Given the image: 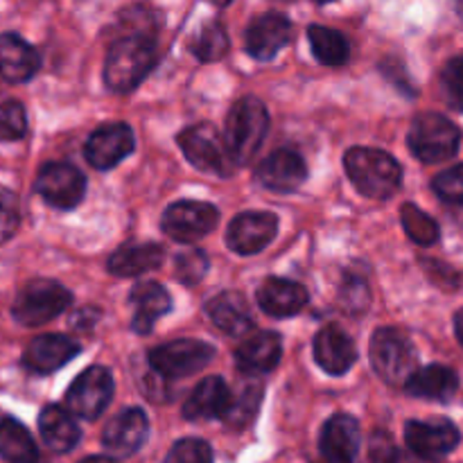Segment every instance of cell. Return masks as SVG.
<instances>
[{"label": "cell", "instance_id": "cell-1", "mask_svg": "<svg viewBox=\"0 0 463 463\" xmlns=\"http://www.w3.org/2000/svg\"><path fill=\"white\" fill-rule=\"evenodd\" d=\"M156 41L147 32H129L113 41L104 61V84L113 93H129L156 66Z\"/></svg>", "mask_w": 463, "mask_h": 463}, {"label": "cell", "instance_id": "cell-2", "mask_svg": "<svg viewBox=\"0 0 463 463\" xmlns=\"http://www.w3.org/2000/svg\"><path fill=\"white\" fill-rule=\"evenodd\" d=\"M344 165L353 185L369 199H389L402 184L401 163L383 149L351 147Z\"/></svg>", "mask_w": 463, "mask_h": 463}, {"label": "cell", "instance_id": "cell-3", "mask_svg": "<svg viewBox=\"0 0 463 463\" xmlns=\"http://www.w3.org/2000/svg\"><path fill=\"white\" fill-rule=\"evenodd\" d=\"M269 129V113L258 98H242L226 118V147L235 165H244L256 156Z\"/></svg>", "mask_w": 463, "mask_h": 463}, {"label": "cell", "instance_id": "cell-4", "mask_svg": "<svg viewBox=\"0 0 463 463\" xmlns=\"http://www.w3.org/2000/svg\"><path fill=\"white\" fill-rule=\"evenodd\" d=\"M176 143H179L181 152L185 154L190 165L197 167L203 175L229 176L233 172L235 163L231 158L229 147H226V138L211 122H202V125L184 129L176 136Z\"/></svg>", "mask_w": 463, "mask_h": 463}, {"label": "cell", "instance_id": "cell-5", "mask_svg": "<svg viewBox=\"0 0 463 463\" xmlns=\"http://www.w3.org/2000/svg\"><path fill=\"white\" fill-rule=\"evenodd\" d=\"M461 131L441 113H420L410 127V149L423 163H443L459 152Z\"/></svg>", "mask_w": 463, "mask_h": 463}, {"label": "cell", "instance_id": "cell-6", "mask_svg": "<svg viewBox=\"0 0 463 463\" xmlns=\"http://www.w3.org/2000/svg\"><path fill=\"white\" fill-rule=\"evenodd\" d=\"M371 366L387 384H405L416 371V351L396 328H378L369 346Z\"/></svg>", "mask_w": 463, "mask_h": 463}, {"label": "cell", "instance_id": "cell-7", "mask_svg": "<svg viewBox=\"0 0 463 463\" xmlns=\"http://www.w3.org/2000/svg\"><path fill=\"white\" fill-rule=\"evenodd\" d=\"M72 294L57 280H32L16 294L12 315L23 326H43L68 310Z\"/></svg>", "mask_w": 463, "mask_h": 463}, {"label": "cell", "instance_id": "cell-8", "mask_svg": "<svg viewBox=\"0 0 463 463\" xmlns=\"http://www.w3.org/2000/svg\"><path fill=\"white\" fill-rule=\"evenodd\" d=\"M215 357V348L199 339H176L161 344L149 353V366L163 378H188L206 369Z\"/></svg>", "mask_w": 463, "mask_h": 463}, {"label": "cell", "instance_id": "cell-9", "mask_svg": "<svg viewBox=\"0 0 463 463\" xmlns=\"http://www.w3.org/2000/svg\"><path fill=\"white\" fill-rule=\"evenodd\" d=\"M113 398V375L104 366L81 371L66 392V405L75 416L95 420L104 414Z\"/></svg>", "mask_w": 463, "mask_h": 463}, {"label": "cell", "instance_id": "cell-10", "mask_svg": "<svg viewBox=\"0 0 463 463\" xmlns=\"http://www.w3.org/2000/svg\"><path fill=\"white\" fill-rule=\"evenodd\" d=\"M220 222V211L208 202H175L161 217V229L176 242H197Z\"/></svg>", "mask_w": 463, "mask_h": 463}, {"label": "cell", "instance_id": "cell-11", "mask_svg": "<svg viewBox=\"0 0 463 463\" xmlns=\"http://www.w3.org/2000/svg\"><path fill=\"white\" fill-rule=\"evenodd\" d=\"M34 190L48 206L72 211L86 194V176L71 163H48L41 167Z\"/></svg>", "mask_w": 463, "mask_h": 463}, {"label": "cell", "instance_id": "cell-12", "mask_svg": "<svg viewBox=\"0 0 463 463\" xmlns=\"http://www.w3.org/2000/svg\"><path fill=\"white\" fill-rule=\"evenodd\" d=\"M461 441V434L450 420H407L405 423V443L416 457L428 461L443 459L450 455Z\"/></svg>", "mask_w": 463, "mask_h": 463}, {"label": "cell", "instance_id": "cell-13", "mask_svg": "<svg viewBox=\"0 0 463 463\" xmlns=\"http://www.w3.org/2000/svg\"><path fill=\"white\" fill-rule=\"evenodd\" d=\"M279 233V217L267 211H247L233 217L226 229V244L240 256L260 253Z\"/></svg>", "mask_w": 463, "mask_h": 463}, {"label": "cell", "instance_id": "cell-14", "mask_svg": "<svg viewBox=\"0 0 463 463\" xmlns=\"http://www.w3.org/2000/svg\"><path fill=\"white\" fill-rule=\"evenodd\" d=\"M149 437V419L140 407H129L107 423L102 446L111 459H125L136 455Z\"/></svg>", "mask_w": 463, "mask_h": 463}, {"label": "cell", "instance_id": "cell-15", "mask_svg": "<svg viewBox=\"0 0 463 463\" xmlns=\"http://www.w3.org/2000/svg\"><path fill=\"white\" fill-rule=\"evenodd\" d=\"M136 147L134 131L125 122L102 125L89 136L84 145V156L95 170H111L125 161Z\"/></svg>", "mask_w": 463, "mask_h": 463}, {"label": "cell", "instance_id": "cell-16", "mask_svg": "<svg viewBox=\"0 0 463 463\" xmlns=\"http://www.w3.org/2000/svg\"><path fill=\"white\" fill-rule=\"evenodd\" d=\"M256 179L262 188L271 193H297L307 179V165L301 154L294 149H276L258 165Z\"/></svg>", "mask_w": 463, "mask_h": 463}, {"label": "cell", "instance_id": "cell-17", "mask_svg": "<svg viewBox=\"0 0 463 463\" xmlns=\"http://www.w3.org/2000/svg\"><path fill=\"white\" fill-rule=\"evenodd\" d=\"M81 346L66 335H41L23 353V366L36 375H48L80 355Z\"/></svg>", "mask_w": 463, "mask_h": 463}, {"label": "cell", "instance_id": "cell-18", "mask_svg": "<svg viewBox=\"0 0 463 463\" xmlns=\"http://www.w3.org/2000/svg\"><path fill=\"white\" fill-rule=\"evenodd\" d=\"M280 357H283V339L279 333L269 330L247 335L235 348V364L247 375L269 373L279 366Z\"/></svg>", "mask_w": 463, "mask_h": 463}, {"label": "cell", "instance_id": "cell-19", "mask_svg": "<svg viewBox=\"0 0 463 463\" xmlns=\"http://www.w3.org/2000/svg\"><path fill=\"white\" fill-rule=\"evenodd\" d=\"M289 32H292V23L283 14H262V16L253 18L247 27V52L258 61H269L274 59L285 43L289 41Z\"/></svg>", "mask_w": 463, "mask_h": 463}, {"label": "cell", "instance_id": "cell-20", "mask_svg": "<svg viewBox=\"0 0 463 463\" xmlns=\"http://www.w3.org/2000/svg\"><path fill=\"white\" fill-rule=\"evenodd\" d=\"M360 446L362 432L357 419L348 414H335L326 420L319 439V450L326 459L333 463L355 461Z\"/></svg>", "mask_w": 463, "mask_h": 463}, {"label": "cell", "instance_id": "cell-21", "mask_svg": "<svg viewBox=\"0 0 463 463\" xmlns=\"http://www.w3.org/2000/svg\"><path fill=\"white\" fill-rule=\"evenodd\" d=\"M307 289L294 280L271 276L260 283L256 292V301L262 312H267L274 319H288L298 315L307 306Z\"/></svg>", "mask_w": 463, "mask_h": 463}, {"label": "cell", "instance_id": "cell-22", "mask_svg": "<svg viewBox=\"0 0 463 463\" xmlns=\"http://www.w3.org/2000/svg\"><path fill=\"white\" fill-rule=\"evenodd\" d=\"M41 57L32 43L14 32L0 34V77L9 84H25L39 72Z\"/></svg>", "mask_w": 463, "mask_h": 463}, {"label": "cell", "instance_id": "cell-23", "mask_svg": "<svg viewBox=\"0 0 463 463\" xmlns=\"http://www.w3.org/2000/svg\"><path fill=\"white\" fill-rule=\"evenodd\" d=\"M312 348H315L317 364L330 375H344L357 360V348L353 339L335 324L324 326L317 333Z\"/></svg>", "mask_w": 463, "mask_h": 463}, {"label": "cell", "instance_id": "cell-24", "mask_svg": "<svg viewBox=\"0 0 463 463\" xmlns=\"http://www.w3.org/2000/svg\"><path fill=\"white\" fill-rule=\"evenodd\" d=\"M129 303L134 307V321L131 328L138 335H149L161 317L172 310V297L156 280L136 283L129 294Z\"/></svg>", "mask_w": 463, "mask_h": 463}, {"label": "cell", "instance_id": "cell-25", "mask_svg": "<svg viewBox=\"0 0 463 463\" xmlns=\"http://www.w3.org/2000/svg\"><path fill=\"white\" fill-rule=\"evenodd\" d=\"M206 315L222 333L231 337H242L253 328V315L249 310V303L244 294L235 289L217 294L206 303Z\"/></svg>", "mask_w": 463, "mask_h": 463}, {"label": "cell", "instance_id": "cell-26", "mask_svg": "<svg viewBox=\"0 0 463 463\" xmlns=\"http://www.w3.org/2000/svg\"><path fill=\"white\" fill-rule=\"evenodd\" d=\"M231 389L217 375L211 378H203L197 387L193 389V393L188 396V401L184 402V419L188 420H211V419H222L226 414L231 405Z\"/></svg>", "mask_w": 463, "mask_h": 463}, {"label": "cell", "instance_id": "cell-27", "mask_svg": "<svg viewBox=\"0 0 463 463\" xmlns=\"http://www.w3.org/2000/svg\"><path fill=\"white\" fill-rule=\"evenodd\" d=\"M165 260V249L156 242L122 244L109 256L107 269L118 279H134L145 271L158 269Z\"/></svg>", "mask_w": 463, "mask_h": 463}, {"label": "cell", "instance_id": "cell-28", "mask_svg": "<svg viewBox=\"0 0 463 463\" xmlns=\"http://www.w3.org/2000/svg\"><path fill=\"white\" fill-rule=\"evenodd\" d=\"M71 410H63L59 405H48L39 414V434L48 450L57 455H66L72 448H77L81 439L80 425L72 419Z\"/></svg>", "mask_w": 463, "mask_h": 463}, {"label": "cell", "instance_id": "cell-29", "mask_svg": "<svg viewBox=\"0 0 463 463\" xmlns=\"http://www.w3.org/2000/svg\"><path fill=\"white\" fill-rule=\"evenodd\" d=\"M405 389L414 398L446 402L459 389V375L443 364H430L425 369L414 371L405 383Z\"/></svg>", "mask_w": 463, "mask_h": 463}, {"label": "cell", "instance_id": "cell-30", "mask_svg": "<svg viewBox=\"0 0 463 463\" xmlns=\"http://www.w3.org/2000/svg\"><path fill=\"white\" fill-rule=\"evenodd\" d=\"M307 39H310L312 54L317 61L328 68H342L351 57V45L342 32L333 30L326 25H310L307 27Z\"/></svg>", "mask_w": 463, "mask_h": 463}, {"label": "cell", "instance_id": "cell-31", "mask_svg": "<svg viewBox=\"0 0 463 463\" xmlns=\"http://www.w3.org/2000/svg\"><path fill=\"white\" fill-rule=\"evenodd\" d=\"M0 457L14 463H30L39 459V448L25 425L5 416L0 420Z\"/></svg>", "mask_w": 463, "mask_h": 463}, {"label": "cell", "instance_id": "cell-32", "mask_svg": "<svg viewBox=\"0 0 463 463\" xmlns=\"http://www.w3.org/2000/svg\"><path fill=\"white\" fill-rule=\"evenodd\" d=\"M262 401V383H247L242 384L238 393L231 398V405L226 414L222 416L231 430H244L258 414V407Z\"/></svg>", "mask_w": 463, "mask_h": 463}, {"label": "cell", "instance_id": "cell-33", "mask_svg": "<svg viewBox=\"0 0 463 463\" xmlns=\"http://www.w3.org/2000/svg\"><path fill=\"white\" fill-rule=\"evenodd\" d=\"M190 50L199 61H217L224 57L229 52V34H226L224 25L217 21L206 23L190 43Z\"/></svg>", "mask_w": 463, "mask_h": 463}, {"label": "cell", "instance_id": "cell-34", "mask_svg": "<svg viewBox=\"0 0 463 463\" xmlns=\"http://www.w3.org/2000/svg\"><path fill=\"white\" fill-rule=\"evenodd\" d=\"M401 222L405 226L407 235L414 240L416 244H423L430 247L439 240V224L428 215V213L420 211L414 203H402L401 208Z\"/></svg>", "mask_w": 463, "mask_h": 463}, {"label": "cell", "instance_id": "cell-35", "mask_svg": "<svg viewBox=\"0 0 463 463\" xmlns=\"http://www.w3.org/2000/svg\"><path fill=\"white\" fill-rule=\"evenodd\" d=\"M208 258L202 249L185 247L175 256V274L184 285H197L208 274Z\"/></svg>", "mask_w": 463, "mask_h": 463}, {"label": "cell", "instance_id": "cell-36", "mask_svg": "<svg viewBox=\"0 0 463 463\" xmlns=\"http://www.w3.org/2000/svg\"><path fill=\"white\" fill-rule=\"evenodd\" d=\"M27 131L25 107L16 99L0 102V140H18Z\"/></svg>", "mask_w": 463, "mask_h": 463}, {"label": "cell", "instance_id": "cell-37", "mask_svg": "<svg viewBox=\"0 0 463 463\" xmlns=\"http://www.w3.org/2000/svg\"><path fill=\"white\" fill-rule=\"evenodd\" d=\"M432 190L443 203L463 208V163L434 176Z\"/></svg>", "mask_w": 463, "mask_h": 463}, {"label": "cell", "instance_id": "cell-38", "mask_svg": "<svg viewBox=\"0 0 463 463\" xmlns=\"http://www.w3.org/2000/svg\"><path fill=\"white\" fill-rule=\"evenodd\" d=\"M441 90L446 102L455 111L463 113V57H455L446 63L441 72Z\"/></svg>", "mask_w": 463, "mask_h": 463}, {"label": "cell", "instance_id": "cell-39", "mask_svg": "<svg viewBox=\"0 0 463 463\" xmlns=\"http://www.w3.org/2000/svg\"><path fill=\"white\" fill-rule=\"evenodd\" d=\"M165 459L172 463H211L213 450L203 439H181L172 446Z\"/></svg>", "mask_w": 463, "mask_h": 463}, {"label": "cell", "instance_id": "cell-40", "mask_svg": "<svg viewBox=\"0 0 463 463\" xmlns=\"http://www.w3.org/2000/svg\"><path fill=\"white\" fill-rule=\"evenodd\" d=\"M21 215H18V202L12 193H5L0 199V244L9 242L16 235Z\"/></svg>", "mask_w": 463, "mask_h": 463}, {"label": "cell", "instance_id": "cell-41", "mask_svg": "<svg viewBox=\"0 0 463 463\" xmlns=\"http://www.w3.org/2000/svg\"><path fill=\"white\" fill-rule=\"evenodd\" d=\"M339 298H342V306L346 307L348 312H360L369 306V289H366L364 280L353 279L344 285Z\"/></svg>", "mask_w": 463, "mask_h": 463}, {"label": "cell", "instance_id": "cell-42", "mask_svg": "<svg viewBox=\"0 0 463 463\" xmlns=\"http://www.w3.org/2000/svg\"><path fill=\"white\" fill-rule=\"evenodd\" d=\"M455 333H457V339H459L463 346V307L455 315Z\"/></svg>", "mask_w": 463, "mask_h": 463}, {"label": "cell", "instance_id": "cell-43", "mask_svg": "<svg viewBox=\"0 0 463 463\" xmlns=\"http://www.w3.org/2000/svg\"><path fill=\"white\" fill-rule=\"evenodd\" d=\"M208 3L217 5V7H226V5H229V3H231V0H208Z\"/></svg>", "mask_w": 463, "mask_h": 463}, {"label": "cell", "instance_id": "cell-44", "mask_svg": "<svg viewBox=\"0 0 463 463\" xmlns=\"http://www.w3.org/2000/svg\"><path fill=\"white\" fill-rule=\"evenodd\" d=\"M457 3V9H459V14H461V18H463V0H455Z\"/></svg>", "mask_w": 463, "mask_h": 463}, {"label": "cell", "instance_id": "cell-45", "mask_svg": "<svg viewBox=\"0 0 463 463\" xmlns=\"http://www.w3.org/2000/svg\"><path fill=\"white\" fill-rule=\"evenodd\" d=\"M317 3H333V0H317Z\"/></svg>", "mask_w": 463, "mask_h": 463}, {"label": "cell", "instance_id": "cell-46", "mask_svg": "<svg viewBox=\"0 0 463 463\" xmlns=\"http://www.w3.org/2000/svg\"><path fill=\"white\" fill-rule=\"evenodd\" d=\"M3 419H5V416H3V414H0V420H3Z\"/></svg>", "mask_w": 463, "mask_h": 463}]
</instances>
